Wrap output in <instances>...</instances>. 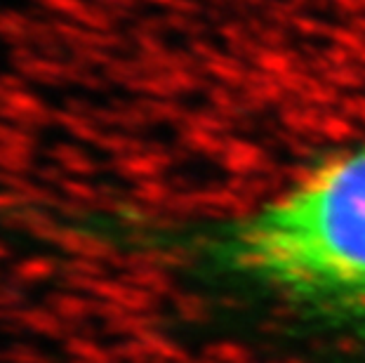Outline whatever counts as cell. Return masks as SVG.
Segmentation results:
<instances>
[{"label":"cell","instance_id":"6da1fadb","mask_svg":"<svg viewBox=\"0 0 365 363\" xmlns=\"http://www.w3.org/2000/svg\"><path fill=\"white\" fill-rule=\"evenodd\" d=\"M224 281L323 333L365 342V142L318 158L212 231Z\"/></svg>","mask_w":365,"mask_h":363}]
</instances>
